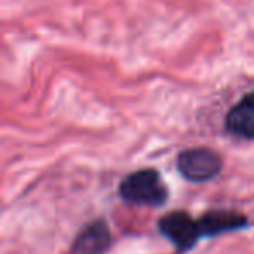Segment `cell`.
I'll return each instance as SVG.
<instances>
[{
	"mask_svg": "<svg viewBox=\"0 0 254 254\" xmlns=\"http://www.w3.org/2000/svg\"><path fill=\"white\" fill-rule=\"evenodd\" d=\"M178 171L191 183H205L223 171V159L211 148H188L178 155Z\"/></svg>",
	"mask_w": 254,
	"mask_h": 254,
	"instance_id": "obj_2",
	"label": "cell"
},
{
	"mask_svg": "<svg viewBox=\"0 0 254 254\" xmlns=\"http://www.w3.org/2000/svg\"><path fill=\"white\" fill-rule=\"evenodd\" d=\"M225 127L235 138L254 141V91L230 108L225 119Z\"/></svg>",
	"mask_w": 254,
	"mask_h": 254,
	"instance_id": "obj_4",
	"label": "cell"
},
{
	"mask_svg": "<svg viewBox=\"0 0 254 254\" xmlns=\"http://www.w3.org/2000/svg\"><path fill=\"white\" fill-rule=\"evenodd\" d=\"M110 244V230L105 221H94L82 230L73 244L71 254H101Z\"/></svg>",
	"mask_w": 254,
	"mask_h": 254,
	"instance_id": "obj_6",
	"label": "cell"
},
{
	"mask_svg": "<svg viewBox=\"0 0 254 254\" xmlns=\"http://www.w3.org/2000/svg\"><path fill=\"white\" fill-rule=\"evenodd\" d=\"M247 225V219L240 212L216 209V211L205 212L202 218H198V228L202 237H214L226 232L240 230Z\"/></svg>",
	"mask_w": 254,
	"mask_h": 254,
	"instance_id": "obj_5",
	"label": "cell"
},
{
	"mask_svg": "<svg viewBox=\"0 0 254 254\" xmlns=\"http://www.w3.org/2000/svg\"><path fill=\"white\" fill-rule=\"evenodd\" d=\"M122 200L132 205L159 207L167 202L169 191L155 169H139L122 180L119 187Z\"/></svg>",
	"mask_w": 254,
	"mask_h": 254,
	"instance_id": "obj_1",
	"label": "cell"
},
{
	"mask_svg": "<svg viewBox=\"0 0 254 254\" xmlns=\"http://www.w3.org/2000/svg\"><path fill=\"white\" fill-rule=\"evenodd\" d=\"M159 230L169 242H173L180 251H187L197 244L200 239L198 219H193L188 212L174 211L160 218Z\"/></svg>",
	"mask_w": 254,
	"mask_h": 254,
	"instance_id": "obj_3",
	"label": "cell"
}]
</instances>
